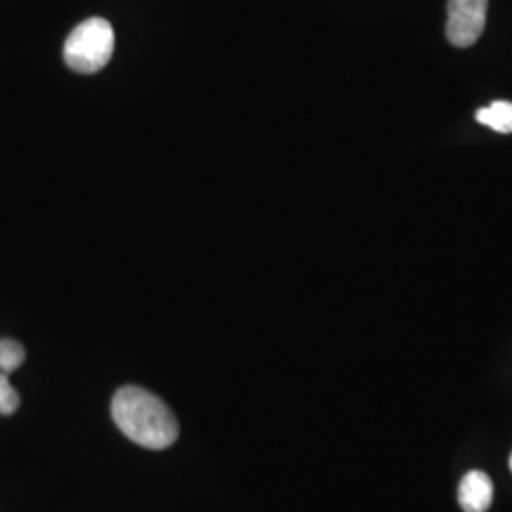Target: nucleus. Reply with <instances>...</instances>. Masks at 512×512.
<instances>
[{"mask_svg": "<svg viewBox=\"0 0 512 512\" xmlns=\"http://www.w3.org/2000/svg\"><path fill=\"white\" fill-rule=\"evenodd\" d=\"M112 420L129 440L148 450L169 448L179 437V423L167 404L137 385L116 391Z\"/></svg>", "mask_w": 512, "mask_h": 512, "instance_id": "nucleus-1", "label": "nucleus"}, {"mask_svg": "<svg viewBox=\"0 0 512 512\" xmlns=\"http://www.w3.org/2000/svg\"><path fill=\"white\" fill-rule=\"evenodd\" d=\"M476 120L499 133H512V103L494 101L490 107L476 112Z\"/></svg>", "mask_w": 512, "mask_h": 512, "instance_id": "nucleus-5", "label": "nucleus"}, {"mask_svg": "<svg viewBox=\"0 0 512 512\" xmlns=\"http://www.w3.org/2000/svg\"><path fill=\"white\" fill-rule=\"evenodd\" d=\"M114 44V29L107 19H86L65 40L63 57L74 73H99L114 54Z\"/></svg>", "mask_w": 512, "mask_h": 512, "instance_id": "nucleus-2", "label": "nucleus"}, {"mask_svg": "<svg viewBox=\"0 0 512 512\" xmlns=\"http://www.w3.org/2000/svg\"><path fill=\"white\" fill-rule=\"evenodd\" d=\"M459 505L465 512H486L494 501L492 478L482 471H471L459 484Z\"/></svg>", "mask_w": 512, "mask_h": 512, "instance_id": "nucleus-4", "label": "nucleus"}, {"mask_svg": "<svg viewBox=\"0 0 512 512\" xmlns=\"http://www.w3.org/2000/svg\"><path fill=\"white\" fill-rule=\"evenodd\" d=\"M488 0H448L446 38L456 48L473 46L486 27Z\"/></svg>", "mask_w": 512, "mask_h": 512, "instance_id": "nucleus-3", "label": "nucleus"}, {"mask_svg": "<svg viewBox=\"0 0 512 512\" xmlns=\"http://www.w3.org/2000/svg\"><path fill=\"white\" fill-rule=\"evenodd\" d=\"M511 471H512V456H511Z\"/></svg>", "mask_w": 512, "mask_h": 512, "instance_id": "nucleus-8", "label": "nucleus"}, {"mask_svg": "<svg viewBox=\"0 0 512 512\" xmlns=\"http://www.w3.org/2000/svg\"><path fill=\"white\" fill-rule=\"evenodd\" d=\"M19 395L14 389V385L10 384L8 374L0 372V414L2 416H10L18 410Z\"/></svg>", "mask_w": 512, "mask_h": 512, "instance_id": "nucleus-7", "label": "nucleus"}, {"mask_svg": "<svg viewBox=\"0 0 512 512\" xmlns=\"http://www.w3.org/2000/svg\"><path fill=\"white\" fill-rule=\"evenodd\" d=\"M23 361H25V349L19 342L10 338L0 340V372L10 374L18 370L19 366L23 365Z\"/></svg>", "mask_w": 512, "mask_h": 512, "instance_id": "nucleus-6", "label": "nucleus"}]
</instances>
